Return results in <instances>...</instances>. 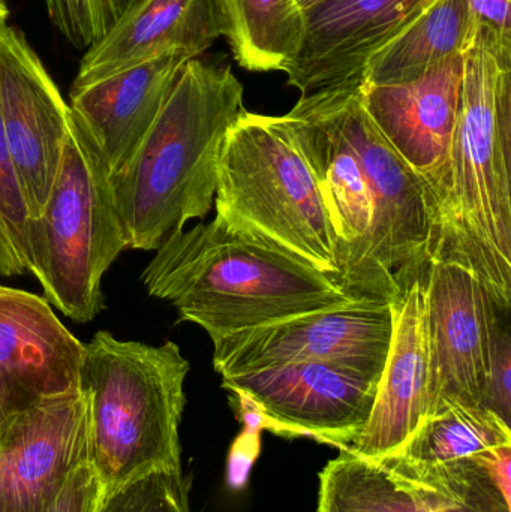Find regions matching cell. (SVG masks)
Wrapping results in <instances>:
<instances>
[{
	"mask_svg": "<svg viewBox=\"0 0 511 512\" xmlns=\"http://www.w3.org/2000/svg\"><path fill=\"white\" fill-rule=\"evenodd\" d=\"M308 161L335 236L336 282L393 304L431 259L422 180L369 116L362 84L302 95L281 116Z\"/></svg>",
	"mask_w": 511,
	"mask_h": 512,
	"instance_id": "obj_1",
	"label": "cell"
},
{
	"mask_svg": "<svg viewBox=\"0 0 511 512\" xmlns=\"http://www.w3.org/2000/svg\"><path fill=\"white\" fill-rule=\"evenodd\" d=\"M462 54L455 131L429 204V261L468 268L511 310V38L473 20Z\"/></svg>",
	"mask_w": 511,
	"mask_h": 512,
	"instance_id": "obj_2",
	"label": "cell"
},
{
	"mask_svg": "<svg viewBox=\"0 0 511 512\" xmlns=\"http://www.w3.org/2000/svg\"><path fill=\"white\" fill-rule=\"evenodd\" d=\"M245 111L242 83L225 56L185 63L155 122L111 173L128 249L156 251L209 215L222 143Z\"/></svg>",
	"mask_w": 511,
	"mask_h": 512,
	"instance_id": "obj_3",
	"label": "cell"
},
{
	"mask_svg": "<svg viewBox=\"0 0 511 512\" xmlns=\"http://www.w3.org/2000/svg\"><path fill=\"white\" fill-rule=\"evenodd\" d=\"M155 252L141 274L147 294L168 301L212 342L360 298L216 219L171 234Z\"/></svg>",
	"mask_w": 511,
	"mask_h": 512,
	"instance_id": "obj_4",
	"label": "cell"
},
{
	"mask_svg": "<svg viewBox=\"0 0 511 512\" xmlns=\"http://www.w3.org/2000/svg\"><path fill=\"white\" fill-rule=\"evenodd\" d=\"M189 361L179 345L117 339L98 331L84 345L89 465L105 492L155 471L182 472L179 427Z\"/></svg>",
	"mask_w": 511,
	"mask_h": 512,
	"instance_id": "obj_5",
	"label": "cell"
},
{
	"mask_svg": "<svg viewBox=\"0 0 511 512\" xmlns=\"http://www.w3.org/2000/svg\"><path fill=\"white\" fill-rule=\"evenodd\" d=\"M216 221L336 280L335 236L308 161L281 116L246 110L227 132Z\"/></svg>",
	"mask_w": 511,
	"mask_h": 512,
	"instance_id": "obj_6",
	"label": "cell"
},
{
	"mask_svg": "<svg viewBox=\"0 0 511 512\" xmlns=\"http://www.w3.org/2000/svg\"><path fill=\"white\" fill-rule=\"evenodd\" d=\"M125 249L107 159L69 111L53 188L30 222V273L51 307L83 324L104 310L102 280Z\"/></svg>",
	"mask_w": 511,
	"mask_h": 512,
	"instance_id": "obj_7",
	"label": "cell"
},
{
	"mask_svg": "<svg viewBox=\"0 0 511 512\" xmlns=\"http://www.w3.org/2000/svg\"><path fill=\"white\" fill-rule=\"evenodd\" d=\"M393 327L392 304L378 298H354L215 340L213 367L227 378L282 364L327 361L380 379Z\"/></svg>",
	"mask_w": 511,
	"mask_h": 512,
	"instance_id": "obj_8",
	"label": "cell"
},
{
	"mask_svg": "<svg viewBox=\"0 0 511 512\" xmlns=\"http://www.w3.org/2000/svg\"><path fill=\"white\" fill-rule=\"evenodd\" d=\"M378 382L342 364L303 361L227 376L222 388L246 400L269 429L339 450L365 427Z\"/></svg>",
	"mask_w": 511,
	"mask_h": 512,
	"instance_id": "obj_9",
	"label": "cell"
},
{
	"mask_svg": "<svg viewBox=\"0 0 511 512\" xmlns=\"http://www.w3.org/2000/svg\"><path fill=\"white\" fill-rule=\"evenodd\" d=\"M429 349L428 418L450 408L483 409L497 306L479 277L449 261H429L425 280Z\"/></svg>",
	"mask_w": 511,
	"mask_h": 512,
	"instance_id": "obj_10",
	"label": "cell"
},
{
	"mask_svg": "<svg viewBox=\"0 0 511 512\" xmlns=\"http://www.w3.org/2000/svg\"><path fill=\"white\" fill-rule=\"evenodd\" d=\"M0 120L32 221L59 170L69 105L24 33L11 26L0 38Z\"/></svg>",
	"mask_w": 511,
	"mask_h": 512,
	"instance_id": "obj_11",
	"label": "cell"
},
{
	"mask_svg": "<svg viewBox=\"0 0 511 512\" xmlns=\"http://www.w3.org/2000/svg\"><path fill=\"white\" fill-rule=\"evenodd\" d=\"M84 463L87 402L80 388L12 412L0 430V512H45Z\"/></svg>",
	"mask_w": 511,
	"mask_h": 512,
	"instance_id": "obj_12",
	"label": "cell"
},
{
	"mask_svg": "<svg viewBox=\"0 0 511 512\" xmlns=\"http://www.w3.org/2000/svg\"><path fill=\"white\" fill-rule=\"evenodd\" d=\"M431 0H327L303 15L302 42L282 72L300 96L362 84L371 57Z\"/></svg>",
	"mask_w": 511,
	"mask_h": 512,
	"instance_id": "obj_13",
	"label": "cell"
},
{
	"mask_svg": "<svg viewBox=\"0 0 511 512\" xmlns=\"http://www.w3.org/2000/svg\"><path fill=\"white\" fill-rule=\"evenodd\" d=\"M462 75L464 54H456L405 83H362L369 116L422 180L428 206L446 170Z\"/></svg>",
	"mask_w": 511,
	"mask_h": 512,
	"instance_id": "obj_14",
	"label": "cell"
},
{
	"mask_svg": "<svg viewBox=\"0 0 511 512\" xmlns=\"http://www.w3.org/2000/svg\"><path fill=\"white\" fill-rule=\"evenodd\" d=\"M318 512H510L473 484L402 457L339 450L320 474Z\"/></svg>",
	"mask_w": 511,
	"mask_h": 512,
	"instance_id": "obj_15",
	"label": "cell"
},
{
	"mask_svg": "<svg viewBox=\"0 0 511 512\" xmlns=\"http://www.w3.org/2000/svg\"><path fill=\"white\" fill-rule=\"evenodd\" d=\"M83 357L44 297L0 285V382L15 411L78 390Z\"/></svg>",
	"mask_w": 511,
	"mask_h": 512,
	"instance_id": "obj_16",
	"label": "cell"
},
{
	"mask_svg": "<svg viewBox=\"0 0 511 512\" xmlns=\"http://www.w3.org/2000/svg\"><path fill=\"white\" fill-rule=\"evenodd\" d=\"M392 309V343L371 415L362 432L339 448L368 459L398 453L428 415L429 349L423 280L411 283Z\"/></svg>",
	"mask_w": 511,
	"mask_h": 512,
	"instance_id": "obj_17",
	"label": "cell"
},
{
	"mask_svg": "<svg viewBox=\"0 0 511 512\" xmlns=\"http://www.w3.org/2000/svg\"><path fill=\"white\" fill-rule=\"evenodd\" d=\"M219 33L213 0H128L114 26L87 48L72 87H84L162 57L203 56Z\"/></svg>",
	"mask_w": 511,
	"mask_h": 512,
	"instance_id": "obj_18",
	"label": "cell"
},
{
	"mask_svg": "<svg viewBox=\"0 0 511 512\" xmlns=\"http://www.w3.org/2000/svg\"><path fill=\"white\" fill-rule=\"evenodd\" d=\"M189 57H162L98 83L69 90V111L83 126L111 173L126 161L155 122Z\"/></svg>",
	"mask_w": 511,
	"mask_h": 512,
	"instance_id": "obj_19",
	"label": "cell"
},
{
	"mask_svg": "<svg viewBox=\"0 0 511 512\" xmlns=\"http://www.w3.org/2000/svg\"><path fill=\"white\" fill-rule=\"evenodd\" d=\"M473 35L467 0H431L369 60L363 83L398 84L462 54Z\"/></svg>",
	"mask_w": 511,
	"mask_h": 512,
	"instance_id": "obj_20",
	"label": "cell"
},
{
	"mask_svg": "<svg viewBox=\"0 0 511 512\" xmlns=\"http://www.w3.org/2000/svg\"><path fill=\"white\" fill-rule=\"evenodd\" d=\"M219 33L234 60L254 72L282 71L302 42L296 0H213Z\"/></svg>",
	"mask_w": 511,
	"mask_h": 512,
	"instance_id": "obj_21",
	"label": "cell"
},
{
	"mask_svg": "<svg viewBox=\"0 0 511 512\" xmlns=\"http://www.w3.org/2000/svg\"><path fill=\"white\" fill-rule=\"evenodd\" d=\"M511 445V427L485 409L450 408L423 421L396 453L417 466L464 462Z\"/></svg>",
	"mask_w": 511,
	"mask_h": 512,
	"instance_id": "obj_22",
	"label": "cell"
},
{
	"mask_svg": "<svg viewBox=\"0 0 511 512\" xmlns=\"http://www.w3.org/2000/svg\"><path fill=\"white\" fill-rule=\"evenodd\" d=\"M30 215L0 120V276L30 273Z\"/></svg>",
	"mask_w": 511,
	"mask_h": 512,
	"instance_id": "obj_23",
	"label": "cell"
},
{
	"mask_svg": "<svg viewBox=\"0 0 511 512\" xmlns=\"http://www.w3.org/2000/svg\"><path fill=\"white\" fill-rule=\"evenodd\" d=\"M96 512H191L182 472L155 471L108 490Z\"/></svg>",
	"mask_w": 511,
	"mask_h": 512,
	"instance_id": "obj_24",
	"label": "cell"
},
{
	"mask_svg": "<svg viewBox=\"0 0 511 512\" xmlns=\"http://www.w3.org/2000/svg\"><path fill=\"white\" fill-rule=\"evenodd\" d=\"M48 17L69 44L92 47L122 14L128 0H44Z\"/></svg>",
	"mask_w": 511,
	"mask_h": 512,
	"instance_id": "obj_25",
	"label": "cell"
},
{
	"mask_svg": "<svg viewBox=\"0 0 511 512\" xmlns=\"http://www.w3.org/2000/svg\"><path fill=\"white\" fill-rule=\"evenodd\" d=\"M482 408L510 426L511 420V334L510 310L501 312L489 351L488 373ZM511 427V426H510Z\"/></svg>",
	"mask_w": 511,
	"mask_h": 512,
	"instance_id": "obj_26",
	"label": "cell"
},
{
	"mask_svg": "<svg viewBox=\"0 0 511 512\" xmlns=\"http://www.w3.org/2000/svg\"><path fill=\"white\" fill-rule=\"evenodd\" d=\"M105 495L104 483L89 463L78 466L45 512H96Z\"/></svg>",
	"mask_w": 511,
	"mask_h": 512,
	"instance_id": "obj_27",
	"label": "cell"
},
{
	"mask_svg": "<svg viewBox=\"0 0 511 512\" xmlns=\"http://www.w3.org/2000/svg\"><path fill=\"white\" fill-rule=\"evenodd\" d=\"M467 3L476 23L511 38L510 0H467Z\"/></svg>",
	"mask_w": 511,
	"mask_h": 512,
	"instance_id": "obj_28",
	"label": "cell"
},
{
	"mask_svg": "<svg viewBox=\"0 0 511 512\" xmlns=\"http://www.w3.org/2000/svg\"><path fill=\"white\" fill-rule=\"evenodd\" d=\"M12 412H15L14 405H12L5 387L0 382V430H2L3 424L6 423Z\"/></svg>",
	"mask_w": 511,
	"mask_h": 512,
	"instance_id": "obj_29",
	"label": "cell"
},
{
	"mask_svg": "<svg viewBox=\"0 0 511 512\" xmlns=\"http://www.w3.org/2000/svg\"><path fill=\"white\" fill-rule=\"evenodd\" d=\"M9 8L6 0H0V38L5 30L8 29Z\"/></svg>",
	"mask_w": 511,
	"mask_h": 512,
	"instance_id": "obj_30",
	"label": "cell"
},
{
	"mask_svg": "<svg viewBox=\"0 0 511 512\" xmlns=\"http://www.w3.org/2000/svg\"><path fill=\"white\" fill-rule=\"evenodd\" d=\"M296 2L300 12L305 15L306 12L311 11L315 6L321 5V3L327 2V0H296Z\"/></svg>",
	"mask_w": 511,
	"mask_h": 512,
	"instance_id": "obj_31",
	"label": "cell"
}]
</instances>
